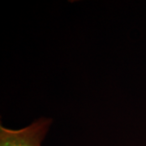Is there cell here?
Masks as SVG:
<instances>
[{"label":"cell","mask_w":146,"mask_h":146,"mask_svg":"<svg viewBox=\"0 0 146 146\" xmlns=\"http://www.w3.org/2000/svg\"><path fill=\"white\" fill-rule=\"evenodd\" d=\"M51 123V119L41 118L20 130L1 126L0 146H41Z\"/></svg>","instance_id":"6da1fadb"}]
</instances>
